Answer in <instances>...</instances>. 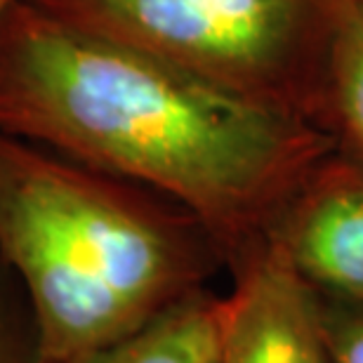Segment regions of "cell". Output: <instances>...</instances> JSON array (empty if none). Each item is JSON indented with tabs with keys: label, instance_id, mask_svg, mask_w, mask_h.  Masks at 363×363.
<instances>
[{
	"label": "cell",
	"instance_id": "6da1fadb",
	"mask_svg": "<svg viewBox=\"0 0 363 363\" xmlns=\"http://www.w3.org/2000/svg\"><path fill=\"white\" fill-rule=\"evenodd\" d=\"M0 133L175 201L229 267L267 241L321 128L17 0L0 21Z\"/></svg>",
	"mask_w": 363,
	"mask_h": 363
},
{
	"label": "cell",
	"instance_id": "7a4b0ae2",
	"mask_svg": "<svg viewBox=\"0 0 363 363\" xmlns=\"http://www.w3.org/2000/svg\"><path fill=\"white\" fill-rule=\"evenodd\" d=\"M0 262L24 288L38 363L133 337L227 269L175 201L3 133Z\"/></svg>",
	"mask_w": 363,
	"mask_h": 363
},
{
	"label": "cell",
	"instance_id": "3957f363",
	"mask_svg": "<svg viewBox=\"0 0 363 363\" xmlns=\"http://www.w3.org/2000/svg\"><path fill=\"white\" fill-rule=\"evenodd\" d=\"M215 88L318 128L354 0H28Z\"/></svg>",
	"mask_w": 363,
	"mask_h": 363
},
{
	"label": "cell",
	"instance_id": "277c9868",
	"mask_svg": "<svg viewBox=\"0 0 363 363\" xmlns=\"http://www.w3.org/2000/svg\"><path fill=\"white\" fill-rule=\"evenodd\" d=\"M215 363H333L321 295L269 241L229 267Z\"/></svg>",
	"mask_w": 363,
	"mask_h": 363
},
{
	"label": "cell",
	"instance_id": "5b68a950",
	"mask_svg": "<svg viewBox=\"0 0 363 363\" xmlns=\"http://www.w3.org/2000/svg\"><path fill=\"white\" fill-rule=\"evenodd\" d=\"M323 300L363 304V161L333 147L267 234Z\"/></svg>",
	"mask_w": 363,
	"mask_h": 363
},
{
	"label": "cell",
	"instance_id": "8992f818",
	"mask_svg": "<svg viewBox=\"0 0 363 363\" xmlns=\"http://www.w3.org/2000/svg\"><path fill=\"white\" fill-rule=\"evenodd\" d=\"M220 295L201 290L133 337L62 363H215Z\"/></svg>",
	"mask_w": 363,
	"mask_h": 363
},
{
	"label": "cell",
	"instance_id": "52a82bcc",
	"mask_svg": "<svg viewBox=\"0 0 363 363\" xmlns=\"http://www.w3.org/2000/svg\"><path fill=\"white\" fill-rule=\"evenodd\" d=\"M318 128L335 149L363 161V12L357 5L333 48Z\"/></svg>",
	"mask_w": 363,
	"mask_h": 363
},
{
	"label": "cell",
	"instance_id": "ba28073f",
	"mask_svg": "<svg viewBox=\"0 0 363 363\" xmlns=\"http://www.w3.org/2000/svg\"><path fill=\"white\" fill-rule=\"evenodd\" d=\"M321 302L333 363H363V304Z\"/></svg>",
	"mask_w": 363,
	"mask_h": 363
},
{
	"label": "cell",
	"instance_id": "9c48e42d",
	"mask_svg": "<svg viewBox=\"0 0 363 363\" xmlns=\"http://www.w3.org/2000/svg\"><path fill=\"white\" fill-rule=\"evenodd\" d=\"M17 3V0H0V21H3V17L7 14V10H10V7Z\"/></svg>",
	"mask_w": 363,
	"mask_h": 363
},
{
	"label": "cell",
	"instance_id": "30bf717a",
	"mask_svg": "<svg viewBox=\"0 0 363 363\" xmlns=\"http://www.w3.org/2000/svg\"><path fill=\"white\" fill-rule=\"evenodd\" d=\"M354 5H357V7H359V10L363 12V0H354Z\"/></svg>",
	"mask_w": 363,
	"mask_h": 363
}]
</instances>
